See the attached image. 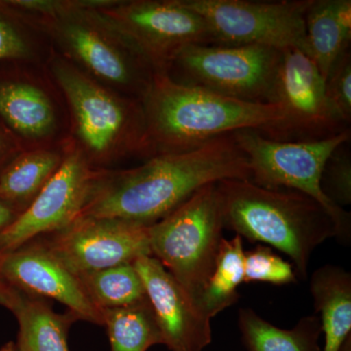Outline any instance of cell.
Here are the masks:
<instances>
[{"label": "cell", "instance_id": "cell-1", "mask_svg": "<svg viewBox=\"0 0 351 351\" xmlns=\"http://www.w3.org/2000/svg\"><path fill=\"white\" fill-rule=\"evenodd\" d=\"M250 179L248 159L230 134L191 151L157 154L131 169L104 170L82 217L149 226L207 184Z\"/></svg>", "mask_w": 351, "mask_h": 351}, {"label": "cell", "instance_id": "cell-2", "mask_svg": "<svg viewBox=\"0 0 351 351\" xmlns=\"http://www.w3.org/2000/svg\"><path fill=\"white\" fill-rule=\"evenodd\" d=\"M149 157L197 149L243 129L269 136L285 119L280 104L248 103L154 73L143 98Z\"/></svg>", "mask_w": 351, "mask_h": 351}, {"label": "cell", "instance_id": "cell-3", "mask_svg": "<svg viewBox=\"0 0 351 351\" xmlns=\"http://www.w3.org/2000/svg\"><path fill=\"white\" fill-rule=\"evenodd\" d=\"M108 1L29 0V14H24L61 56L101 84L141 100L154 73L136 48L97 11L96 7Z\"/></svg>", "mask_w": 351, "mask_h": 351}, {"label": "cell", "instance_id": "cell-4", "mask_svg": "<svg viewBox=\"0 0 351 351\" xmlns=\"http://www.w3.org/2000/svg\"><path fill=\"white\" fill-rule=\"evenodd\" d=\"M217 186L226 228L282 252L302 279L307 277L315 249L328 239H338L332 217L304 193L263 188L250 180H226Z\"/></svg>", "mask_w": 351, "mask_h": 351}, {"label": "cell", "instance_id": "cell-5", "mask_svg": "<svg viewBox=\"0 0 351 351\" xmlns=\"http://www.w3.org/2000/svg\"><path fill=\"white\" fill-rule=\"evenodd\" d=\"M46 69L68 108L71 138L98 169L131 156L149 157L142 101L97 82L51 46Z\"/></svg>", "mask_w": 351, "mask_h": 351}, {"label": "cell", "instance_id": "cell-6", "mask_svg": "<svg viewBox=\"0 0 351 351\" xmlns=\"http://www.w3.org/2000/svg\"><path fill=\"white\" fill-rule=\"evenodd\" d=\"M225 228L217 182L203 186L149 226L152 257L181 284L195 304L213 274Z\"/></svg>", "mask_w": 351, "mask_h": 351}, {"label": "cell", "instance_id": "cell-7", "mask_svg": "<svg viewBox=\"0 0 351 351\" xmlns=\"http://www.w3.org/2000/svg\"><path fill=\"white\" fill-rule=\"evenodd\" d=\"M250 166V181L263 188L299 191L316 202L332 217L338 239H350V214L328 197L322 188L328 159L350 140L348 128L316 141H278L255 129L232 133Z\"/></svg>", "mask_w": 351, "mask_h": 351}, {"label": "cell", "instance_id": "cell-8", "mask_svg": "<svg viewBox=\"0 0 351 351\" xmlns=\"http://www.w3.org/2000/svg\"><path fill=\"white\" fill-rule=\"evenodd\" d=\"M283 51L260 45L197 44L182 51L168 75L175 82L248 103L276 104Z\"/></svg>", "mask_w": 351, "mask_h": 351}, {"label": "cell", "instance_id": "cell-9", "mask_svg": "<svg viewBox=\"0 0 351 351\" xmlns=\"http://www.w3.org/2000/svg\"><path fill=\"white\" fill-rule=\"evenodd\" d=\"M96 9L154 73H168L176 58L189 46L216 44L204 18L180 0H110Z\"/></svg>", "mask_w": 351, "mask_h": 351}, {"label": "cell", "instance_id": "cell-10", "mask_svg": "<svg viewBox=\"0 0 351 351\" xmlns=\"http://www.w3.org/2000/svg\"><path fill=\"white\" fill-rule=\"evenodd\" d=\"M0 121L23 151L71 138L66 101L45 64H0Z\"/></svg>", "mask_w": 351, "mask_h": 351}, {"label": "cell", "instance_id": "cell-11", "mask_svg": "<svg viewBox=\"0 0 351 351\" xmlns=\"http://www.w3.org/2000/svg\"><path fill=\"white\" fill-rule=\"evenodd\" d=\"M199 14L219 45H260L307 55L306 15L313 0H180Z\"/></svg>", "mask_w": 351, "mask_h": 351}, {"label": "cell", "instance_id": "cell-12", "mask_svg": "<svg viewBox=\"0 0 351 351\" xmlns=\"http://www.w3.org/2000/svg\"><path fill=\"white\" fill-rule=\"evenodd\" d=\"M104 170L88 162L71 138L57 172L31 204L0 232V253L16 250L39 235L59 232L80 218Z\"/></svg>", "mask_w": 351, "mask_h": 351}, {"label": "cell", "instance_id": "cell-13", "mask_svg": "<svg viewBox=\"0 0 351 351\" xmlns=\"http://www.w3.org/2000/svg\"><path fill=\"white\" fill-rule=\"evenodd\" d=\"M149 226L84 216L43 243L78 278L152 256Z\"/></svg>", "mask_w": 351, "mask_h": 351}, {"label": "cell", "instance_id": "cell-14", "mask_svg": "<svg viewBox=\"0 0 351 351\" xmlns=\"http://www.w3.org/2000/svg\"><path fill=\"white\" fill-rule=\"evenodd\" d=\"M276 103L282 106L285 119L267 137L278 141H316L345 130L341 128L346 124L328 101L324 77L313 60L302 51H283L277 71Z\"/></svg>", "mask_w": 351, "mask_h": 351}, {"label": "cell", "instance_id": "cell-15", "mask_svg": "<svg viewBox=\"0 0 351 351\" xmlns=\"http://www.w3.org/2000/svg\"><path fill=\"white\" fill-rule=\"evenodd\" d=\"M0 280L31 295L56 300L76 318L103 325V313L89 299L80 279L41 242L0 253Z\"/></svg>", "mask_w": 351, "mask_h": 351}, {"label": "cell", "instance_id": "cell-16", "mask_svg": "<svg viewBox=\"0 0 351 351\" xmlns=\"http://www.w3.org/2000/svg\"><path fill=\"white\" fill-rule=\"evenodd\" d=\"M161 335L171 351H203L212 341L211 319L201 313L181 284L152 256L133 263Z\"/></svg>", "mask_w": 351, "mask_h": 351}, {"label": "cell", "instance_id": "cell-17", "mask_svg": "<svg viewBox=\"0 0 351 351\" xmlns=\"http://www.w3.org/2000/svg\"><path fill=\"white\" fill-rule=\"evenodd\" d=\"M309 285L324 334L321 351H341L350 339V274L338 265H326L313 272Z\"/></svg>", "mask_w": 351, "mask_h": 351}, {"label": "cell", "instance_id": "cell-18", "mask_svg": "<svg viewBox=\"0 0 351 351\" xmlns=\"http://www.w3.org/2000/svg\"><path fill=\"white\" fill-rule=\"evenodd\" d=\"M307 56L324 80L351 40L350 0H313L306 15Z\"/></svg>", "mask_w": 351, "mask_h": 351}, {"label": "cell", "instance_id": "cell-19", "mask_svg": "<svg viewBox=\"0 0 351 351\" xmlns=\"http://www.w3.org/2000/svg\"><path fill=\"white\" fill-rule=\"evenodd\" d=\"M71 143L21 152L0 173V200L22 213L59 169Z\"/></svg>", "mask_w": 351, "mask_h": 351}, {"label": "cell", "instance_id": "cell-20", "mask_svg": "<svg viewBox=\"0 0 351 351\" xmlns=\"http://www.w3.org/2000/svg\"><path fill=\"white\" fill-rule=\"evenodd\" d=\"M239 328L247 351H321L319 317L304 316L293 329L274 326L251 308H240Z\"/></svg>", "mask_w": 351, "mask_h": 351}, {"label": "cell", "instance_id": "cell-21", "mask_svg": "<svg viewBox=\"0 0 351 351\" xmlns=\"http://www.w3.org/2000/svg\"><path fill=\"white\" fill-rule=\"evenodd\" d=\"M19 323L16 343L22 351H69L68 330L75 317L73 313L61 315L46 302L21 294L13 311Z\"/></svg>", "mask_w": 351, "mask_h": 351}, {"label": "cell", "instance_id": "cell-22", "mask_svg": "<svg viewBox=\"0 0 351 351\" xmlns=\"http://www.w3.org/2000/svg\"><path fill=\"white\" fill-rule=\"evenodd\" d=\"M244 258L241 237L223 239L213 274L196 302L209 319L239 301V288L244 283Z\"/></svg>", "mask_w": 351, "mask_h": 351}, {"label": "cell", "instance_id": "cell-23", "mask_svg": "<svg viewBox=\"0 0 351 351\" xmlns=\"http://www.w3.org/2000/svg\"><path fill=\"white\" fill-rule=\"evenodd\" d=\"M110 351H147L162 343L160 329L149 300L133 306L104 309Z\"/></svg>", "mask_w": 351, "mask_h": 351}, {"label": "cell", "instance_id": "cell-24", "mask_svg": "<svg viewBox=\"0 0 351 351\" xmlns=\"http://www.w3.org/2000/svg\"><path fill=\"white\" fill-rule=\"evenodd\" d=\"M51 44L27 15L0 0V64H45Z\"/></svg>", "mask_w": 351, "mask_h": 351}, {"label": "cell", "instance_id": "cell-25", "mask_svg": "<svg viewBox=\"0 0 351 351\" xmlns=\"http://www.w3.org/2000/svg\"><path fill=\"white\" fill-rule=\"evenodd\" d=\"M78 279L89 299L101 311L133 306L147 299L144 283L133 263L91 272Z\"/></svg>", "mask_w": 351, "mask_h": 351}, {"label": "cell", "instance_id": "cell-26", "mask_svg": "<svg viewBox=\"0 0 351 351\" xmlns=\"http://www.w3.org/2000/svg\"><path fill=\"white\" fill-rule=\"evenodd\" d=\"M294 267L269 247L245 252L244 283L265 282L287 285L297 279Z\"/></svg>", "mask_w": 351, "mask_h": 351}, {"label": "cell", "instance_id": "cell-27", "mask_svg": "<svg viewBox=\"0 0 351 351\" xmlns=\"http://www.w3.org/2000/svg\"><path fill=\"white\" fill-rule=\"evenodd\" d=\"M328 101L343 124L351 119V56L350 50L343 53L325 80Z\"/></svg>", "mask_w": 351, "mask_h": 351}, {"label": "cell", "instance_id": "cell-28", "mask_svg": "<svg viewBox=\"0 0 351 351\" xmlns=\"http://www.w3.org/2000/svg\"><path fill=\"white\" fill-rule=\"evenodd\" d=\"M341 145L328 159L323 172L322 188L339 206L351 203V161L350 152Z\"/></svg>", "mask_w": 351, "mask_h": 351}, {"label": "cell", "instance_id": "cell-29", "mask_svg": "<svg viewBox=\"0 0 351 351\" xmlns=\"http://www.w3.org/2000/svg\"><path fill=\"white\" fill-rule=\"evenodd\" d=\"M22 152L17 141L0 121V173Z\"/></svg>", "mask_w": 351, "mask_h": 351}, {"label": "cell", "instance_id": "cell-30", "mask_svg": "<svg viewBox=\"0 0 351 351\" xmlns=\"http://www.w3.org/2000/svg\"><path fill=\"white\" fill-rule=\"evenodd\" d=\"M21 293L17 289L11 287L8 284L0 280V306L6 307L9 311H15L19 304Z\"/></svg>", "mask_w": 351, "mask_h": 351}, {"label": "cell", "instance_id": "cell-31", "mask_svg": "<svg viewBox=\"0 0 351 351\" xmlns=\"http://www.w3.org/2000/svg\"><path fill=\"white\" fill-rule=\"evenodd\" d=\"M21 212L17 208L0 200V232L15 221Z\"/></svg>", "mask_w": 351, "mask_h": 351}, {"label": "cell", "instance_id": "cell-32", "mask_svg": "<svg viewBox=\"0 0 351 351\" xmlns=\"http://www.w3.org/2000/svg\"><path fill=\"white\" fill-rule=\"evenodd\" d=\"M0 351H16V343H8L3 348H0Z\"/></svg>", "mask_w": 351, "mask_h": 351}, {"label": "cell", "instance_id": "cell-33", "mask_svg": "<svg viewBox=\"0 0 351 351\" xmlns=\"http://www.w3.org/2000/svg\"><path fill=\"white\" fill-rule=\"evenodd\" d=\"M16 351H22V350H19V348H18L17 346H16Z\"/></svg>", "mask_w": 351, "mask_h": 351}]
</instances>
